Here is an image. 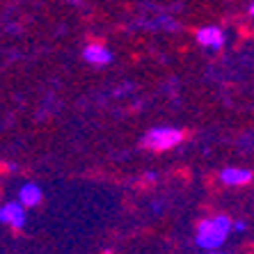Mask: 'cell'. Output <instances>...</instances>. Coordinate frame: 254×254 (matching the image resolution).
I'll list each match as a JSON object with an SVG mask.
<instances>
[{
	"mask_svg": "<svg viewBox=\"0 0 254 254\" xmlns=\"http://www.w3.org/2000/svg\"><path fill=\"white\" fill-rule=\"evenodd\" d=\"M42 201V190L39 186L35 184H25L18 192V204H23V206H37Z\"/></svg>",
	"mask_w": 254,
	"mask_h": 254,
	"instance_id": "obj_7",
	"label": "cell"
},
{
	"mask_svg": "<svg viewBox=\"0 0 254 254\" xmlns=\"http://www.w3.org/2000/svg\"><path fill=\"white\" fill-rule=\"evenodd\" d=\"M0 222L21 229V227L25 225V206L23 204H18V201H9V204H5V206L0 208Z\"/></svg>",
	"mask_w": 254,
	"mask_h": 254,
	"instance_id": "obj_3",
	"label": "cell"
},
{
	"mask_svg": "<svg viewBox=\"0 0 254 254\" xmlns=\"http://www.w3.org/2000/svg\"><path fill=\"white\" fill-rule=\"evenodd\" d=\"M181 142H184V130L172 128V126H160V128H151L142 137V147L151 149V151H167Z\"/></svg>",
	"mask_w": 254,
	"mask_h": 254,
	"instance_id": "obj_2",
	"label": "cell"
},
{
	"mask_svg": "<svg viewBox=\"0 0 254 254\" xmlns=\"http://www.w3.org/2000/svg\"><path fill=\"white\" fill-rule=\"evenodd\" d=\"M83 58L87 60L89 64L101 66V64H108V62L113 60V53H110L106 46H101V44H89L83 51Z\"/></svg>",
	"mask_w": 254,
	"mask_h": 254,
	"instance_id": "obj_5",
	"label": "cell"
},
{
	"mask_svg": "<svg viewBox=\"0 0 254 254\" xmlns=\"http://www.w3.org/2000/svg\"><path fill=\"white\" fill-rule=\"evenodd\" d=\"M211 254H218V252H211Z\"/></svg>",
	"mask_w": 254,
	"mask_h": 254,
	"instance_id": "obj_8",
	"label": "cell"
},
{
	"mask_svg": "<svg viewBox=\"0 0 254 254\" xmlns=\"http://www.w3.org/2000/svg\"><path fill=\"white\" fill-rule=\"evenodd\" d=\"M197 42L206 48H222L225 46V32L215 25H206L197 32Z\"/></svg>",
	"mask_w": 254,
	"mask_h": 254,
	"instance_id": "obj_4",
	"label": "cell"
},
{
	"mask_svg": "<svg viewBox=\"0 0 254 254\" xmlns=\"http://www.w3.org/2000/svg\"><path fill=\"white\" fill-rule=\"evenodd\" d=\"M229 231H231V220L227 215L208 218L204 222H199V227H197V245L204 250H215L227 241Z\"/></svg>",
	"mask_w": 254,
	"mask_h": 254,
	"instance_id": "obj_1",
	"label": "cell"
},
{
	"mask_svg": "<svg viewBox=\"0 0 254 254\" xmlns=\"http://www.w3.org/2000/svg\"><path fill=\"white\" fill-rule=\"evenodd\" d=\"M220 179H222V184H227V186H243V184H250V181H252V172L241 170V167H227V170L220 174Z\"/></svg>",
	"mask_w": 254,
	"mask_h": 254,
	"instance_id": "obj_6",
	"label": "cell"
}]
</instances>
